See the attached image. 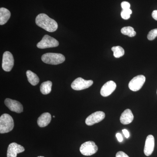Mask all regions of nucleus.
Instances as JSON below:
<instances>
[{
	"instance_id": "obj_1",
	"label": "nucleus",
	"mask_w": 157,
	"mask_h": 157,
	"mask_svg": "<svg viewBox=\"0 0 157 157\" xmlns=\"http://www.w3.org/2000/svg\"><path fill=\"white\" fill-rule=\"evenodd\" d=\"M36 23L38 26L51 33L56 31L58 27L57 23L56 21L44 13L39 14L37 16Z\"/></svg>"
},
{
	"instance_id": "obj_2",
	"label": "nucleus",
	"mask_w": 157,
	"mask_h": 157,
	"mask_svg": "<svg viewBox=\"0 0 157 157\" xmlns=\"http://www.w3.org/2000/svg\"><path fill=\"white\" fill-rule=\"evenodd\" d=\"M14 127V120L11 116L5 113L0 117V133L4 134L10 132Z\"/></svg>"
},
{
	"instance_id": "obj_3",
	"label": "nucleus",
	"mask_w": 157,
	"mask_h": 157,
	"mask_svg": "<svg viewBox=\"0 0 157 157\" xmlns=\"http://www.w3.org/2000/svg\"><path fill=\"white\" fill-rule=\"evenodd\" d=\"M42 60L46 64L58 65L65 61V57L61 54L47 53L42 56Z\"/></svg>"
},
{
	"instance_id": "obj_4",
	"label": "nucleus",
	"mask_w": 157,
	"mask_h": 157,
	"mask_svg": "<svg viewBox=\"0 0 157 157\" xmlns=\"http://www.w3.org/2000/svg\"><path fill=\"white\" fill-rule=\"evenodd\" d=\"M59 45V42L56 39L46 35L44 36L42 40L37 44V47L39 48L44 49L57 47Z\"/></svg>"
},
{
	"instance_id": "obj_5",
	"label": "nucleus",
	"mask_w": 157,
	"mask_h": 157,
	"mask_svg": "<svg viewBox=\"0 0 157 157\" xmlns=\"http://www.w3.org/2000/svg\"><path fill=\"white\" fill-rule=\"evenodd\" d=\"M79 150L82 154L85 156H90L98 151V147L94 141H86L82 144Z\"/></svg>"
},
{
	"instance_id": "obj_6",
	"label": "nucleus",
	"mask_w": 157,
	"mask_h": 157,
	"mask_svg": "<svg viewBox=\"0 0 157 157\" xmlns=\"http://www.w3.org/2000/svg\"><path fill=\"white\" fill-rule=\"evenodd\" d=\"M94 82L92 80H85L81 77H78L73 81L71 87L75 90H81L88 88L92 85Z\"/></svg>"
},
{
	"instance_id": "obj_7",
	"label": "nucleus",
	"mask_w": 157,
	"mask_h": 157,
	"mask_svg": "<svg viewBox=\"0 0 157 157\" xmlns=\"http://www.w3.org/2000/svg\"><path fill=\"white\" fill-rule=\"evenodd\" d=\"M146 78L143 75H138L132 78L129 82V89L133 91H137L143 86Z\"/></svg>"
},
{
	"instance_id": "obj_8",
	"label": "nucleus",
	"mask_w": 157,
	"mask_h": 157,
	"mask_svg": "<svg viewBox=\"0 0 157 157\" xmlns=\"http://www.w3.org/2000/svg\"><path fill=\"white\" fill-rule=\"evenodd\" d=\"M14 65V59L12 54L6 51L3 54L2 67L6 72H10Z\"/></svg>"
},
{
	"instance_id": "obj_9",
	"label": "nucleus",
	"mask_w": 157,
	"mask_h": 157,
	"mask_svg": "<svg viewBox=\"0 0 157 157\" xmlns=\"http://www.w3.org/2000/svg\"><path fill=\"white\" fill-rule=\"evenodd\" d=\"M105 117V113L103 111H97L89 116L85 123L88 126H92L103 121Z\"/></svg>"
},
{
	"instance_id": "obj_10",
	"label": "nucleus",
	"mask_w": 157,
	"mask_h": 157,
	"mask_svg": "<svg viewBox=\"0 0 157 157\" xmlns=\"http://www.w3.org/2000/svg\"><path fill=\"white\" fill-rule=\"evenodd\" d=\"M5 104L9 109L13 112L21 113L23 110V107L22 104L15 100L7 98L5 100Z\"/></svg>"
},
{
	"instance_id": "obj_11",
	"label": "nucleus",
	"mask_w": 157,
	"mask_h": 157,
	"mask_svg": "<svg viewBox=\"0 0 157 157\" xmlns=\"http://www.w3.org/2000/svg\"><path fill=\"white\" fill-rule=\"evenodd\" d=\"M25 150L21 145L13 142L10 144L7 151V157H17V154L23 152Z\"/></svg>"
},
{
	"instance_id": "obj_12",
	"label": "nucleus",
	"mask_w": 157,
	"mask_h": 157,
	"mask_svg": "<svg viewBox=\"0 0 157 157\" xmlns=\"http://www.w3.org/2000/svg\"><path fill=\"white\" fill-rule=\"evenodd\" d=\"M116 84L114 81H108L104 85L101 90V95L104 97H107L110 95L116 88Z\"/></svg>"
},
{
	"instance_id": "obj_13",
	"label": "nucleus",
	"mask_w": 157,
	"mask_h": 157,
	"mask_svg": "<svg viewBox=\"0 0 157 157\" xmlns=\"http://www.w3.org/2000/svg\"><path fill=\"white\" fill-rule=\"evenodd\" d=\"M155 147V138L152 135H149L146 138L144 153L147 156H149L152 154Z\"/></svg>"
},
{
	"instance_id": "obj_14",
	"label": "nucleus",
	"mask_w": 157,
	"mask_h": 157,
	"mask_svg": "<svg viewBox=\"0 0 157 157\" xmlns=\"http://www.w3.org/2000/svg\"><path fill=\"white\" fill-rule=\"evenodd\" d=\"M134 115L130 109H125L122 113L120 121L123 124L127 125L131 123L134 120Z\"/></svg>"
},
{
	"instance_id": "obj_15",
	"label": "nucleus",
	"mask_w": 157,
	"mask_h": 157,
	"mask_svg": "<svg viewBox=\"0 0 157 157\" xmlns=\"http://www.w3.org/2000/svg\"><path fill=\"white\" fill-rule=\"evenodd\" d=\"M51 119L50 113H44L38 118L37 124L41 128L47 126L50 123Z\"/></svg>"
},
{
	"instance_id": "obj_16",
	"label": "nucleus",
	"mask_w": 157,
	"mask_h": 157,
	"mask_svg": "<svg viewBox=\"0 0 157 157\" xmlns=\"http://www.w3.org/2000/svg\"><path fill=\"white\" fill-rule=\"evenodd\" d=\"M11 17V12L5 8L0 9V25H3L7 23Z\"/></svg>"
},
{
	"instance_id": "obj_17",
	"label": "nucleus",
	"mask_w": 157,
	"mask_h": 157,
	"mask_svg": "<svg viewBox=\"0 0 157 157\" xmlns=\"http://www.w3.org/2000/svg\"><path fill=\"white\" fill-rule=\"evenodd\" d=\"M26 75L28 80L32 85L36 86L39 83V78L36 73L30 70H28L26 72Z\"/></svg>"
},
{
	"instance_id": "obj_18",
	"label": "nucleus",
	"mask_w": 157,
	"mask_h": 157,
	"mask_svg": "<svg viewBox=\"0 0 157 157\" xmlns=\"http://www.w3.org/2000/svg\"><path fill=\"white\" fill-rule=\"evenodd\" d=\"M52 82L47 81L42 82L40 86V91L44 95H47L51 92Z\"/></svg>"
},
{
	"instance_id": "obj_19",
	"label": "nucleus",
	"mask_w": 157,
	"mask_h": 157,
	"mask_svg": "<svg viewBox=\"0 0 157 157\" xmlns=\"http://www.w3.org/2000/svg\"><path fill=\"white\" fill-rule=\"evenodd\" d=\"M121 33L123 35H126L129 37H133L135 36L136 33L133 28L132 27H124L121 30Z\"/></svg>"
},
{
	"instance_id": "obj_20",
	"label": "nucleus",
	"mask_w": 157,
	"mask_h": 157,
	"mask_svg": "<svg viewBox=\"0 0 157 157\" xmlns=\"http://www.w3.org/2000/svg\"><path fill=\"white\" fill-rule=\"evenodd\" d=\"M113 52V56L117 58L123 56L125 52L124 48L120 46H114L111 48Z\"/></svg>"
},
{
	"instance_id": "obj_21",
	"label": "nucleus",
	"mask_w": 157,
	"mask_h": 157,
	"mask_svg": "<svg viewBox=\"0 0 157 157\" xmlns=\"http://www.w3.org/2000/svg\"><path fill=\"white\" fill-rule=\"evenodd\" d=\"M132 13V10L130 9L123 10L121 12V16L124 19L128 20L130 18V16Z\"/></svg>"
},
{
	"instance_id": "obj_22",
	"label": "nucleus",
	"mask_w": 157,
	"mask_h": 157,
	"mask_svg": "<svg viewBox=\"0 0 157 157\" xmlns=\"http://www.w3.org/2000/svg\"><path fill=\"white\" fill-rule=\"evenodd\" d=\"M157 36V29H154L152 30L147 35V39L149 40L152 41L154 39H155L156 37Z\"/></svg>"
},
{
	"instance_id": "obj_23",
	"label": "nucleus",
	"mask_w": 157,
	"mask_h": 157,
	"mask_svg": "<svg viewBox=\"0 0 157 157\" xmlns=\"http://www.w3.org/2000/svg\"><path fill=\"white\" fill-rule=\"evenodd\" d=\"M122 9L123 10H125V9H130L131 5L130 3L127 2H123L121 4Z\"/></svg>"
},
{
	"instance_id": "obj_24",
	"label": "nucleus",
	"mask_w": 157,
	"mask_h": 157,
	"mask_svg": "<svg viewBox=\"0 0 157 157\" xmlns=\"http://www.w3.org/2000/svg\"><path fill=\"white\" fill-rule=\"evenodd\" d=\"M116 157H129L124 152L120 151L118 152L116 155Z\"/></svg>"
},
{
	"instance_id": "obj_25",
	"label": "nucleus",
	"mask_w": 157,
	"mask_h": 157,
	"mask_svg": "<svg viewBox=\"0 0 157 157\" xmlns=\"http://www.w3.org/2000/svg\"><path fill=\"white\" fill-rule=\"evenodd\" d=\"M116 137L119 142H121L123 140L122 136V135H121L120 133H117L116 134Z\"/></svg>"
},
{
	"instance_id": "obj_26",
	"label": "nucleus",
	"mask_w": 157,
	"mask_h": 157,
	"mask_svg": "<svg viewBox=\"0 0 157 157\" xmlns=\"http://www.w3.org/2000/svg\"><path fill=\"white\" fill-rule=\"evenodd\" d=\"M122 132L123 133L125 137H126L127 138H128L129 136H130V134H129L128 131L126 130V129H123L122 130Z\"/></svg>"
},
{
	"instance_id": "obj_27",
	"label": "nucleus",
	"mask_w": 157,
	"mask_h": 157,
	"mask_svg": "<svg viewBox=\"0 0 157 157\" xmlns=\"http://www.w3.org/2000/svg\"><path fill=\"white\" fill-rule=\"evenodd\" d=\"M152 16L153 18L157 21V10H154L152 13Z\"/></svg>"
},
{
	"instance_id": "obj_28",
	"label": "nucleus",
	"mask_w": 157,
	"mask_h": 157,
	"mask_svg": "<svg viewBox=\"0 0 157 157\" xmlns=\"http://www.w3.org/2000/svg\"><path fill=\"white\" fill-rule=\"evenodd\" d=\"M43 157V156H38V157Z\"/></svg>"
},
{
	"instance_id": "obj_29",
	"label": "nucleus",
	"mask_w": 157,
	"mask_h": 157,
	"mask_svg": "<svg viewBox=\"0 0 157 157\" xmlns=\"http://www.w3.org/2000/svg\"><path fill=\"white\" fill-rule=\"evenodd\" d=\"M53 117H55V116H53Z\"/></svg>"
},
{
	"instance_id": "obj_30",
	"label": "nucleus",
	"mask_w": 157,
	"mask_h": 157,
	"mask_svg": "<svg viewBox=\"0 0 157 157\" xmlns=\"http://www.w3.org/2000/svg\"></svg>"
}]
</instances>
